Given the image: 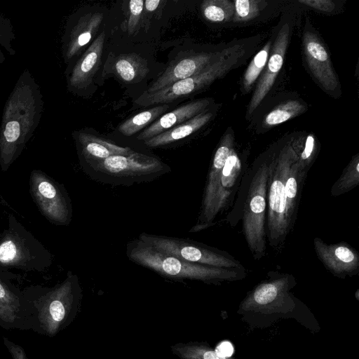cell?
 I'll list each match as a JSON object with an SVG mask.
<instances>
[{"label":"cell","mask_w":359,"mask_h":359,"mask_svg":"<svg viewBox=\"0 0 359 359\" xmlns=\"http://www.w3.org/2000/svg\"><path fill=\"white\" fill-rule=\"evenodd\" d=\"M44 102L39 85L28 69L18 79L4 104L0 126V169L8 170L38 127Z\"/></svg>","instance_id":"6da1fadb"},{"label":"cell","mask_w":359,"mask_h":359,"mask_svg":"<svg viewBox=\"0 0 359 359\" xmlns=\"http://www.w3.org/2000/svg\"><path fill=\"white\" fill-rule=\"evenodd\" d=\"M278 154L260 158L248 168L226 218L231 227L241 220L243 233L255 260L261 259L266 253L267 193Z\"/></svg>","instance_id":"7a4b0ae2"},{"label":"cell","mask_w":359,"mask_h":359,"mask_svg":"<svg viewBox=\"0 0 359 359\" xmlns=\"http://www.w3.org/2000/svg\"><path fill=\"white\" fill-rule=\"evenodd\" d=\"M23 290L34 310L32 330L50 337L74 320L83 297L79 278L72 271L53 287L30 286Z\"/></svg>","instance_id":"3957f363"},{"label":"cell","mask_w":359,"mask_h":359,"mask_svg":"<svg viewBox=\"0 0 359 359\" xmlns=\"http://www.w3.org/2000/svg\"><path fill=\"white\" fill-rule=\"evenodd\" d=\"M126 254L130 262L174 280H194L215 283L241 279L247 275V270L217 267L181 260L158 251L139 238L128 243Z\"/></svg>","instance_id":"277c9868"},{"label":"cell","mask_w":359,"mask_h":359,"mask_svg":"<svg viewBox=\"0 0 359 359\" xmlns=\"http://www.w3.org/2000/svg\"><path fill=\"white\" fill-rule=\"evenodd\" d=\"M53 264V255L13 215L0 235V268L25 272H46Z\"/></svg>","instance_id":"5b68a950"},{"label":"cell","mask_w":359,"mask_h":359,"mask_svg":"<svg viewBox=\"0 0 359 359\" xmlns=\"http://www.w3.org/2000/svg\"><path fill=\"white\" fill-rule=\"evenodd\" d=\"M297 156L291 144L285 145L278 154L271 173L266 212V240L273 249L284 244L290 233L286 213L285 180Z\"/></svg>","instance_id":"8992f818"},{"label":"cell","mask_w":359,"mask_h":359,"mask_svg":"<svg viewBox=\"0 0 359 359\" xmlns=\"http://www.w3.org/2000/svg\"><path fill=\"white\" fill-rule=\"evenodd\" d=\"M90 168L96 180L116 185L151 181L170 170L157 158L135 151L109 156Z\"/></svg>","instance_id":"52a82bcc"},{"label":"cell","mask_w":359,"mask_h":359,"mask_svg":"<svg viewBox=\"0 0 359 359\" xmlns=\"http://www.w3.org/2000/svg\"><path fill=\"white\" fill-rule=\"evenodd\" d=\"M243 56L239 46L231 47L216 61L201 72L187 79L178 81L164 88L152 93H144L135 103L140 107H149L167 104L174 100L191 95L210 86L234 68Z\"/></svg>","instance_id":"ba28073f"},{"label":"cell","mask_w":359,"mask_h":359,"mask_svg":"<svg viewBox=\"0 0 359 359\" xmlns=\"http://www.w3.org/2000/svg\"><path fill=\"white\" fill-rule=\"evenodd\" d=\"M158 251L181 260L217 267L246 270L226 251L192 240L142 232L138 237Z\"/></svg>","instance_id":"9c48e42d"},{"label":"cell","mask_w":359,"mask_h":359,"mask_svg":"<svg viewBox=\"0 0 359 359\" xmlns=\"http://www.w3.org/2000/svg\"><path fill=\"white\" fill-rule=\"evenodd\" d=\"M29 184L30 196L41 214L51 224L68 226L72 205L64 185L36 169L32 170Z\"/></svg>","instance_id":"30bf717a"},{"label":"cell","mask_w":359,"mask_h":359,"mask_svg":"<svg viewBox=\"0 0 359 359\" xmlns=\"http://www.w3.org/2000/svg\"><path fill=\"white\" fill-rule=\"evenodd\" d=\"M17 278L8 270L0 268V326L7 330H32L33 307L24 290L13 282Z\"/></svg>","instance_id":"8fae6325"},{"label":"cell","mask_w":359,"mask_h":359,"mask_svg":"<svg viewBox=\"0 0 359 359\" xmlns=\"http://www.w3.org/2000/svg\"><path fill=\"white\" fill-rule=\"evenodd\" d=\"M248 165L233 149L222 170L210 208L203 222L193 230L198 231L214 225L217 216L228 210L234 203Z\"/></svg>","instance_id":"7c38bea8"},{"label":"cell","mask_w":359,"mask_h":359,"mask_svg":"<svg viewBox=\"0 0 359 359\" xmlns=\"http://www.w3.org/2000/svg\"><path fill=\"white\" fill-rule=\"evenodd\" d=\"M313 248L318 259L334 276L345 278L359 272V255L348 243L327 244L316 237Z\"/></svg>","instance_id":"4fadbf2b"},{"label":"cell","mask_w":359,"mask_h":359,"mask_svg":"<svg viewBox=\"0 0 359 359\" xmlns=\"http://www.w3.org/2000/svg\"><path fill=\"white\" fill-rule=\"evenodd\" d=\"M290 26L285 23L279 30L270 51V57L264 68V72L257 83L249 104L248 114H252L271 90L281 69L289 41Z\"/></svg>","instance_id":"5bb4252c"},{"label":"cell","mask_w":359,"mask_h":359,"mask_svg":"<svg viewBox=\"0 0 359 359\" xmlns=\"http://www.w3.org/2000/svg\"><path fill=\"white\" fill-rule=\"evenodd\" d=\"M305 57L313 76L329 92L335 91L339 80L333 70L329 54L316 34L306 31L303 36Z\"/></svg>","instance_id":"9a60e30c"},{"label":"cell","mask_w":359,"mask_h":359,"mask_svg":"<svg viewBox=\"0 0 359 359\" xmlns=\"http://www.w3.org/2000/svg\"><path fill=\"white\" fill-rule=\"evenodd\" d=\"M225 50L199 53L172 63L151 84L145 93H152L158 91L178 81L192 76L218 60Z\"/></svg>","instance_id":"2e32d148"},{"label":"cell","mask_w":359,"mask_h":359,"mask_svg":"<svg viewBox=\"0 0 359 359\" xmlns=\"http://www.w3.org/2000/svg\"><path fill=\"white\" fill-rule=\"evenodd\" d=\"M105 33L102 32L73 66L67 77L69 90L86 88L100 68L104 44Z\"/></svg>","instance_id":"e0dca14e"},{"label":"cell","mask_w":359,"mask_h":359,"mask_svg":"<svg viewBox=\"0 0 359 359\" xmlns=\"http://www.w3.org/2000/svg\"><path fill=\"white\" fill-rule=\"evenodd\" d=\"M104 15L102 13H88L81 15L63 37L62 56L66 63L80 55L81 50L96 34Z\"/></svg>","instance_id":"ac0fdd59"},{"label":"cell","mask_w":359,"mask_h":359,"mask_svg":"<svg viewBox=\"0 0 359 359\" xmlns=\"http://www.w3.org/2000/svg\"><path fill=\"white\" fill-rule=\"evenodd\" d=\"M210 100L198 99L182 104L170 112L165 113L149 126L146 127L137 137L138 140L146 141L171 128L182 123L206 110Z\"/></svg>","instance_id":"d6986e66"},{"label":"cell","mask_w":359,"mask_h":359,"mask_svg":"<svg viewBox=\"0 0 359 359\" xmlns=\"http://www.w3.org/2000/svg\"><path fill=\"white\" fill-rule=\"evenodd\" d=\"M233 149V136L231 134H226L222 139L212 158L207 174L201 207L196 224L203 222L210 208L222 170Z\"/></svg>","instance_id":"ffe728a7"},{"label":"cell","mask_w":359,"mask_h":359,"mask_svg":"<svg viewBox=\"0 0 359 359\" xmlns=\"http://www.w3.org/2000/svg\"><path fill=\"white\" fill-rule=\"evenodd\" d=\"M76 137L81 158L89 168L109 156L127 155L134 151L129 147L118 146L101 137L83 132H79Z\"/></svg>","instance_id":"44dd1931"},{"label":"cell","mask_w":359,"mask_h":359,"mask_svg":"<svg viewBox=\"0 0 359 359\" xmlns=\"http://www.w3.org/2000/svg\"><path fill=\"white\" fill-rule=\"evenodd\" d=\"M212 115V112L205 110L192 118L144 141V143L149 147L157 148L179 141L204 126L210 121Z\"/></svg>","instance_id":"7402d4cb"},{"label":"cell","mask_w":359,"mask_h":359,"mask_svg":"<svg viewBox=\"0 0 359 359\" xmlns=\"http://www.w3.org/2000/svg\"><path fill=\"white\" fill-rule=\"evenodd\" d=\"M114 70L121 80L128 83L141 80L149 72L146 60L135 53L119 55Z\"/></svg>","instance_id":"603a6c76"},{"label":"cell","mask_w":359,"mask_h":359,"mask_svg":"<svg viewBox=\"0 0 359 359\" xmlns=\"http://www.w3.org/2000/svg\"><path fill=\"white\" fill-rule=\"evenodd\" d=\"M168 104H158L141 111L126 120L118 126V131L124 136H131L151 125L169 109Z\"/></svg>","instance_id":"cb8c5ba5"},{"label":"cell","mask_w":359,"mask_h":359,"mask_svg":"<svg viewBox=\"0 0 359 359\" xmlns=\"http://www.w3.org/2000/svg\"><path fill=\"white\" fill-rule=\"evenodd\" d=\"M359 184V155L353 156L338 180L330 189L332 196H339L353 189Z\"/></svg>","instance_id":"d4e9b609"},{"label":"cell","mask_w":359,"mask_h":359,"mask_svg":"<svg viewBox=\"0 0 359 359\" xmlns=\"http://www.w3.org/2000/svg\"><path fill=\"white\" fill-rule=\"evenodd\" d=\"M201 11L205 19L214 22H225L234 13V5L228 0H208L201 4Z\"/></svg>","instance_id":"484cf974"},{"label":"cell","mask_w":359,"mask_h":359,"mask_svg":"<svg viewBox=\"0 0 359 359\" xmlns=\"http://www.w3.org/2000/svg\"><path fill=\"white\" fill-rule=\"evenodd\" d=\"M271 48V41H269L254 56L245 72L243 79V90L249 92L259 75L264 69Z\"/></svg>","instance_id":"4316f807"},{"label":"cell","mask_w":359,"mask_h":359,"mask_svg":"<svg viewBox=\"0 0 359 359\" xmlns=\"http://www.w3.org/2000/svg\"><path fill=\"white\" fill-rule=\"evenodd\" d=\"M306 107L297 100L285 102L271 111L265 117L264 123L268 126L282 123L306 110Z\"/></svg>","instance_id":"83f0119b"},{"label":"cell","mask_w":359,"mask_h":359,"mask_svg":"<svg viewBox=\"0 0 359 359\" xmlns=\"http://www.w3.org/2000/svg\"><path fill=\"white\" fill-rule=\"evenodd\" d=\"M266 2L257 0H236L234 1V10L236 20L248 21L255 18Z\"/></svg>","instance_id":"f1b7e54d"},{"label":"cell","mask_w":359,"mask_h":359,"mask_svg":"<svg viewBox=\"0 0 359 359\" xmlns=\"http://www.w3.org/2000/svg\"><path fill=\"white\" fill-rule=\"evenodd\" d=\"M13 34L10 21L0 14V46L7 50L10 55H15V51L11 46ZM5 57L0 48V63L5 61Z\"/></svg>","instance_id":"f546056e"},{"label":"cell","mask_w":359,"mask_h":359,"mask_svg":"<svg viewBox=\"0 0 359 359\" xmlns=\"http://www.w3.org/2000/svg\"><path fill=\"white\" fill-rule=\"evenodd\" d=\"M144 8V1L132 0L129 2V18L128 31L132 34L136 29Z\"/></svg>","instance_id":"4dcf8cb0"},{"label":"cell","mask_w":359,"mask_h":359,"mask_svg":"<svg viewBox=\"0 0 359 359\" xmlns=\"http://www.w3.org/2000/svg\"><path fill=\"white\" fill-rule=\"evenodd\" d=\"M299 2L324 12H331L335 8V4L330 0H299Z\"/></svg>","instance_id":"1f68e13d"},{"label":"cell","mask_w":359,"mask_h":359,"mask_svg":"<svg viewBox=\"0 0 359 359\" xmlns=\"http://www.w3.org/2000/svg\"><path fill=\"white\" fill-rule=\"evenodd\" d=\"M3 339L4 344L8 350L13 359H29L22 346L13 343L6 337H4Z\"/></svg>","instance_id":"d6a6232c"},{"label":"cell","mask_w":359,"mask_h":359,"mask_svg":"<svg viewBox=\"0 0 359 359\" xmlns=\"http://www.w3.org/2000/svg\"><path fill=\"white\" fill-rule=\"evenodd\" d=\"M215 352L222 358L230 357L233 353V347L229 341L222 342L216 348Z\"/></svg>","instance_id":"836d02e7"},{"label":"cell","mask_w":359,"mask_h":359,"mask_svg":"<svg viewBox=\"0 0 359 359\" xmlns=\"http://www.w3.org/2000/svg\"><path fill=\"white\" fill-rule=\"evenodd\" d=\"M161 1L159 0H147L144 1V7L147 11H154L158 6Z\"/></svg>","instance_id":"e575fe53"}]
</instances>
